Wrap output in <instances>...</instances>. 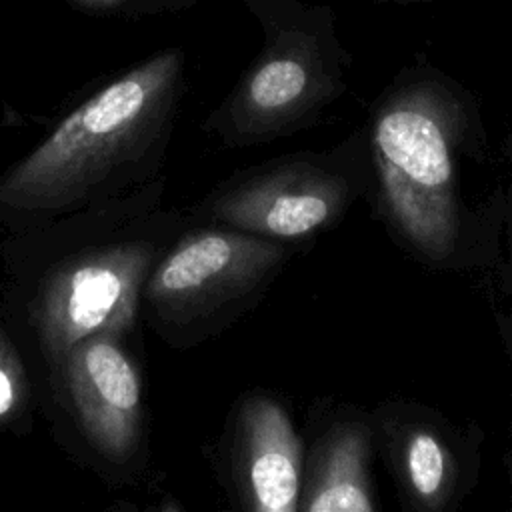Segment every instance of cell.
<instances>
[{
  "label": "cell",
  "mask_w": 512,
  "mask_h": 512,
  "mask_svg": "<svg viewBox=\"0 0 512 512\" xmlns=\"http://www.w3.org/2000/svg\"><path fill=\"white\" fill-rule=\"evenodd\" d=\"M40 392L10 326L0 320V436L26 434L34 424Z\"/></svg>",
  "instance_id": "8fae6325"
},
{
  "label": "cell",
  "mask_w": 512,
  "mask_h": 512,
  "mask_svg": "<svg viewBox=\"0 0 512 512\" xmlns=\"http://www.w3.org/2000/svg\"><path fill=\"white\" fill-rule=\"evenodd\" d=\"M374 2H422V0H374Z\"/></svg>",
  "instance_id": "5bb4252c"
},
{
  "label": "cell",
  "mask_w": 512,
  "mask_h": 512,
  "mask_svg": "<svg viewBox=\"0 0 512 512\" xmlns=\"http://www.w3.org/2000/svg\"><path fill=\"white\" fill-rule=\"evenodd\" d=\"M136 332H94L44 372L40 402L56 444L108 488L136 486L150 466V408Z\"/></svg>",
  "instance_id": "8992f818"
},
{
  "label": "cell",
  "mask_w": 512,
  "mask_h": 512,
  "mask_svg": "<svg viewBox=\"0 0 512 512\" xmlns=\"http://www.w3.org/2000/svg\"><path fill=\"white\" fill-rule=\"evenodd\" d=\"M368 206L388 238L434 272L498 266L506 222V168L478 100L440 68H402L364 122Z\"/></svg>",
  "instance_id": "6da1fadb"
},
{
  "label": "cell",
  "mask_w": 512,
  "mask_h": 512,
  "mask_svg": "<svg viewBox=\"0 0 512 512\" xmlns=\"http://www.w3.org/2000/svg\"><path fill=\"white\" fill-rule=\"evenodd\" d=\"M304 468L298 512H376L378 488L372 410L318 398L304 428Z\"/></svg>",
  "instance_id": "30bf717a"
},
{
  "label": "cell",
  "mask_w": 512,
  "mask_h": 512,
  "mask_svg": "<svg viewBox=\"0 0 512 512\" xmlns=\"http://www.w3.org/2000/svg\"><path fill=\"white\" fill-rule=\"evenodd\" d=\"M500 154L506 168V196H508V208H506V222H504V236H502V252L498 266L502 268V292L508 300L504 314H498V328L502 334V342L506 348V354L512 360V134L506 136V140L500 146Z\"/></svg>",
  "instance_id": "7c38bea8"
},
{
  "label": "cell",
  "mask_w": 512,
  "mask_h": 512,
  "mask_svg": "<svg viewBox=\"0 0 512 512\" xmlns=\"http://www.w3.org/2000/svg\"><path fill=\"white\" fill-rule=\"evenodd\" d=\"M244 2L264 34L262 50L202 122L204 134L230 150L270 144L316 124L346 92L352 62L330 6Z\"/></svg>",
  "instance_id": "277c9868"
},
{
  "label": "cell",
  "mask_w": 512,
  "mask_h": 512,
  "mask_svg": "<svg viewBox=\"0 0 512 512\" xmlns=\"http://www.w3.org/2000/svg\"><path fill=\"white\" fill-rule=\"evenodd\" d=\"M164 174L120 196L6 232L0 242L2 316L42 370L78 340L136 332L148 274L190 224L164 206Z\"/></svg>",
  "instance_id": "7a4b0ae2"
},
{
  "label": "cell",
  "mask_w": 512,
  "mask_h": 512,
  "mask_svg": "<svg viewBox=\"0 0 512 512\" xmlns=\"http://www.w3.org/2000/svg\"><path fill=\"white\" fill-rule=\"evenodd\" d=\"M304 434L274 390L250 388L230 406L214 446V470L232 508L298 512Z\"/></svg>",
  "instance_id": "9c48e42d"
},
{
  "label": "cell",
  "mask_w": 512,
  "mask_h": 512,
  "mask_svg": "<svg viewBox=\"0 0 512 512\" xmlns=\"http://www.w3.org/2000/svg\"><path fill=\"white\" fill-rule=\"evenodd\" d=\"M182 66L178 50L158 52L68 112L0 174V228L38 226L162 176Z\"/></svg>",
  "instance_id": "3957f363"
},
{
  "label": "cell",
  "mask_w": 512,
  "mask_h": 512,
  "mask_svg": "<svg viewBox=\"0 0 512 512\" xmlns=\"http://www.w3.org/2000/svg\"><path fill=\"white\" fill-rule=\"evenodd\" d=\"M88 8H96V10H104V8H112L116 4H120L122 0H76Z\"/></svg>",
  "instance_id": "4fadbf2b"
},
{
  "label": "cell",
  "mask_w": 512,
  "mask_h": 512,
  "mask_svg": "<svg viewBox=\"0 0 512 512\" xmlns=\"http://www.w3.org/2000/svg\"><path fill=\"white\" fill-rule=\"evenodd\" d=\"M508 468H510V474H512V454H510V464H508Z\"/></svg>",
  "instance_id": "9a60e30c"
},
{
  "label": "cell",
  "mask_w": 512,
  "mask_h": 512,
  "mask_svg": "<svg viewBox=\"0 0 512 512\" xmlns=\"http://www.w3.org/2000/svg\"><path fill=\"white\" fill-rule=\"evenodd\" d=\"M376 454L404 512H452L474 490L486 434L460 426L412 398H386L372 410Z\"/></svg>",
  "instance_id": "ba28073f"
},
{
  "label": "cell",
  "mask_w": 512,
  "mask_h": 512,
  "mask_svg": "<svg viewBox=\"0 0 512 512\" xmlns=\"http://www.w3.org/2000/svg\"><path fill=\"white\" fill-rule=\"evenodd\" d=\"M364 124L324 150H298L240 168L188 210L212 222L274 240L314 244L370 192Z\"/></svg>",
  "instance_id": "52a82bcc"
},
{
  "label": "cell",
  "mask_w": 512,
  "mask_h": 512,
  "mask_svg": "<svg viewBox=\"0 0 512 512\" xmlns=\"http://www.w3.org/2000/svg\"><path fill=\"white\" fill-rule=\"evenodd\" d=\"M312 246L190 220L146 278L140 322L168 348L192 350L254 310Z\"/></svg>",
  "instance_id": "5b68a950"
}]
</instances>
